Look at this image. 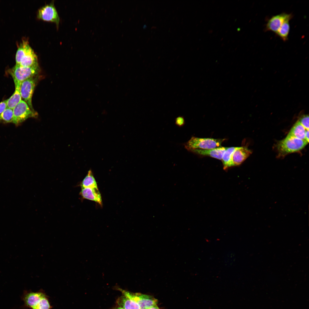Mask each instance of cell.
Here are the masks:
<instances>
[{
  "mask_svg": "<svg viewBox=\"0 0 309 309\" xmlns=\"http://www.w3.org/2000/svg\"><path fill=\"white\" fill-rule=\"evenodd\" d=\"M21 298L24 307L31 309H52L49 296L42 289L36 292L24 290Z\"/></svg>",
  "mask_w": 309,
  "mask_h": 309,
  "instance_id": "6da1fadb",
  "label": "cell"
},
{
  "mask_svg": "<svg viewBox=\"0 0 309 309\" xmlns=\"http://www.w3.org/2000/svg\"><path fill=\"white\" fill-rule=\"evenodd\" d=\"M15 60L16 64L24 67L38 65L37 56L27 40L23 39L19 46L16 54Z\"/></svg>",
  "mask_w": 309,
  "mask_h": 309,
  "instance_id": "7a4b0ae2",
  "label": "cell"
},
{
  "mask_svg": "<svg viewBox=\"0 0 309 309\" xmlns=\"http://www.w3.org/2000/svg\"><path fill=\"white\" fill-rule=\"evenodd\" d=\"M308 143L305 140L288 135L277 143L276 147L279 156H284L300 150Z\"/></svg>",
  "mask_w": 309,
  "mask_h": 309,
  "instance_id": "3957f363",
  "label": "cell"
},
{
  "mask_svg": "<svg viewBox=\"0 0 309 309\" xmlns=\"http://www.w3.org/2000/svg\"><path fill=\"white\" fill-rule=\"evenodd\" d=\"M225 139L200 138L192 136L183 144L185 148L188 151L194 149H209L221 146Z\"/></svg>",
  "mask_w": 309,
  "mask_h": 309,
  "instance_id": "277c9868",
  "label": "cell"
},
{
  "mask_svg": "<svg viewBox=\"0 0 309 309\" xmlns=\"http://www.w3.org/2000/svg\"><path fill=\"white\" fill-rule=\"evenodd\" d=\"M39 70L38 65L24 67L16 64L11 70L10 74L13 78L15 86H20L23 81L36 75Z\"/></svg>",
  "mask_w": 309,
  "mask_h": 309,
  "instance_id": "5b68a950",
  "label": "cell"
},
{
  "mask_svg": "<svg viewBox=\"0 0 309 309\" xmlns=\"http://www.w3.org/2000/svg\"><path fill=\"white\" fill-rule=\"evenodd\" d=\"M12 123L16 126L20 124L29 118L36 117L37 113L32 110L27 103L21 100L13 109Z\"/></svg>",
  "mask_w": 309,
  "mask_h": 309,
  "instance_id": "8992f818",
  "label": "cell"
},
{
  "mask_svg": "<svg viewBox=\"0 0 309 309\" xmlns=\"http://www.w3.org/2000/svg\"><path fill=\"white\" fill-rule=\"evenodd\" d=\"M118 290L121 291L123 295L136 302L141 308L148 309L152 306L157 305L158 300L152 296L139 293H133L120 288Z\"/></svg>",
  "mask_w": 309,
  "mask_h": 309,
  "instance_id": "52a82bcc",
  "label": "cell"
},
{
  "mask_svg": "<svg viewBox=\"0 0 309 309\" xmlns=\"http://www.w3.org/2000/svg\"><path fill=\"white\" fill-rule=\"evenodd\" d=\"M37 17L44 21L54 22L58 25L60 17L53 2L41 7L38 11Z\"/></svg>",
  "mask_w": 309,
  "mask_h": 309,
  "instance_id": "ba28073f",
  "label": "cell"
},
{
  "mask_svg": "<svg viewBox=\"0 0 309 309\" xmlns=\"http://www.w3.org/2000/svg\"><path fill=\"white\" fill-rule=\"evenodd\" d=\"M35 85L34 77L29 78L23 81L20 88L21 98L27 104L30 108L34 111L32 104V98Z\"/></svg>",
  "mask_w": 309,
  "mask_h": 309,
  "instance_id": "9c48e42d",
  "label": "cell"
},
{
  "mask_svg": "<svg viewBox=\"0 0 309 309\" xmlns=\"http://www.w3.org/2000/svg\"><path fill=\"white\" fill-rule=\"evenodd\" d=\"M292 17V14L285 13L273 16L268 20L266 26V30L276 33L285 20L291 19Z\"/></svg>",
  "mask_w": 309,
  "mask_h": 309,
  "instance_id": "30bf717a",
  "label": "cell"
},
{
  "mask_svg": "<svg viewBox=\"0 0 309 309\" xmlns=\"http://www.w3.org/2000/svg\"><path fill=\"white\" fill-rule=\"evenodd\" d=\"M251 153V151L246 147H238L233 152L228 167L241 164Z\"/></svg>",
  "mask_w": 309,
  "mask_h": 309,
  "instance_id": "8fae6325",
  "label": "cell"
},
{
  "mask_svg": "<svg viewBox=\"0 0 309 309\" xmlns=\"http://www.w3.org/2000/svg\"><path fill=\"white\" fill-rule=\"evenodd\" d=\"M227 147L221 146L209 149H194L189 151L193 153L207 156L221 160L223 154Z\"/></svg>",
  "mask_w": 309,
  "mask_h": 309,
  "instance_id": "7c38bea8",
  "label": "cell"
},
{
  "mask_svg": "<svg viewBox=\"0 0 309 309\" xmlns=\"http://www.w3.org/2000/svg\"><path fill=\"white\" fill-rule=\"evenodd\" d=\"M80 195L83 199L94 201L102 206V197L98 189L81 188Z\"/></svg>",
  "mask_w": 309,
  "mask_h": 309,
  "instance_id": "4fadbf2b",
  "label": "cell"
},
{
  "mask_svg": "<svg viewBox=\"0 0 309 309\" xmlns=\"http://www.w3.org/2000/svg\"><path fill=\"white\" fill-rule=\"evenodd\" d=\"M118 306L124 309H140L139 305L135 301L124 295L119 297L117 300Z\"/></svg>",
  "mask_w": 309,
  "mask_h": 309,
  "instance_id": "5bb4252c",
  "label": "cell"
},
{
  "mask_svg": "<svg viewBox=\"0 0 309 309\" xmlns=\"http://www.w3.org/2000/svg\"><path fill=\"white\" fill-rule=\"evenodd\" d=\"M306 130L298 121L293 125L288 135L306 141L305 134Z\"/></svg>",
  "mask_w": 309,
  "mask_h": 309,
  "instance_id": "9a60e30c",
  "label": "cell"
},
{
  "mask_svg": "<svg viewBox=\"0 0 309 309\" xmlns=\"http://www.w3.org/2000/svg\"><path fill=\"white\" fill-rule=\"evenodd\" d=\"M15 91L12 95L7 100V108L13 109L21 100L20 92V87L15 86Z\"/></svg>",
  "mask_w": 309,
  "mask_h": 309,
  "instance_id": "2e32d148",
  "label": "cell"
},
{
  "mask_svg": "<svg viewBox=\"0 0 309 309\" xmlns=\"http://www.w3.org/2000/svg\"><path fill=\"white\" fill-rule=\"evenodd\" d=\"M80 185L81 188L98 189L96 181L91 170L88 171L87 174L81 182Z\"/></svg>",
  "mask_w": 309,
  "mask_h": 309,
  "instance_id": "e0dca14e",
  "label": "cell"
},
{
  "mask_svg": "<svg viewBox=\"0 0 309 309\" xmlns=\"http://www.w3.org/2000/svg\"><path fill=\"white\" fill-rule=\"evenodd\" d=\"M291 19L285 20L276 33L284 41H286L288 39L290 30L289 21Z\"/></svg>",
  "mask_w": 309,
  "mask_h": 309,
  "instance_id": "ac0fdd59",
  "label": "cell"
},
{
  "mask_svg": "<svg viewBox=\"0 0 309 309\" xmlns=\"http://www.w3.org/2000/svg\"><path fill=\"white\" fill-rule=\"evenodd\" d=\"M238 147H227L225 150L221 159L224 169L225 170L228 168V166L232 154L234 151Z\"/></svg>",
  "mask_w": 309,
  "mask_h": 309,
  "instance_id": "d6986e66",
  "label": "cell"
},
{
  "mask_svg": "<svg viewBox=\"0 0 309 309\" xmlns=\"http://www.w3.org/2000/svg\"><path fill=\"white\" fill-rule=\"evenodd\" d=\"M13 118V109L7 108L0 115V123H12Z\"/></svg>",
  "mask_w": 309,
  "mask_h": 309,
  "instance_id": "ffe728a7",
  "label": "cell"
},
{
  "mask_svg": "<svg viewBox=\"0 0 309 309\" xmlns=\"http://www.w3.org/2000/svg\"><path fill=\"white\" fill-rule=\"evenodd\" d=\"M309 116L304 115L301 117L298 121L307 130H309Z\"/></svg>",
  "mask_w": 309,
  "mask_h": 309,
  "instance_id": "44dd1931",
  "label": "cell"
},
{
  "mask_svg": "<svg viewBox=\"0 0 309 309\" xmlns=\"http://www.w3.org/2000/svg\"><path fill=\"white\" fill-rule=\"evenodd\" d=\"M175 123L176 125L178 127H183L185 123L184 117L182 116H179L176 117L175 119Z\"/></svg>",
  "mask_w": 309,
  "mask_h": 309,
  "instance_id": "7402d4cb",
  "label": "cell"
},
{
  "mask_svg": "<svg viewBox=\"0 0 309 309\" xmlns=\"http://www.w3.org/2000/svg\"><path fill=\"white\" fill-rule=\"evenodd\" d=\"M7 108V100L0 102V115Z\"/></svg>",
  "mask_w": 309,
  "mask_h": 309,
  "instance_id": "603a6c76",
  "label": "cell"
},
{
  "mask_svg": "<svg viewBox=\"0 0 309 309\" xmlns=\"http://www.w3.org/2000/svg\"><path fill=\"white\" fill-rule=\"evenodd\" d=\"M309 130H307L305 134V139L308 142H309Z\"/></svg>",
  "mask_w": 309,
  "mask_h": 309,
  "instance_id": "cb8c5ba5",
  "label": "cell"
},
{
  "mask_svg": "<svg viewBox=\"0 0 309 309\" xmlns=\"http://www.w3.org/2000/svg\"><path fill=\"white\" fill-rule=\"evenodd\" d=\"M148 309H160L157 305L151 307Z\"/></svg>",
  "mask_w": 309,
  "mask_h": 309,
  "instance_id": "d4e9b609",
  "label": "cell"
},
{
  "mask_svg": "<svg viewBox=\"0 0 309 309\" xmlns=\"http://www.w3.org/2000/svg\"><path fill=\"white\" fill-rule=\"evenodd\" d=\"M116 309H124V308H121V307H118V308H117Z\"/></svg>",
  "mask_w": 309,
  "mask_h": 309,
  "instance_id": "484cf974",
  "label": "cell"
},
{
  "mask_svg": "<svg viewBox=\"0 0 309 309\" xmlns=\"http://www.w3.org/2000/svg\"><path fill=\"white\" fill-rule=\"evenodd\" d=\"M140 309H146L144 308H141Z\"/></svg>",
  "mask_w": 309,
  "mask_h": 309,
  "instance_id": "4316f807",
  "label": "cell"
}]
</instances>
